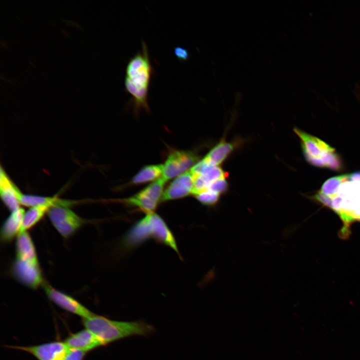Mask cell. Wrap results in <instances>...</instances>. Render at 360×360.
<instances>
[{"label":"cell","mask_w":360,"mask_h":360,"mask_svg":"<svg viewBox=\"0 0 360 360\" xmlns=\"http://www.w3.org/2000/svg\"><path fill=\"white\" fill-rule=\"evenodd\" d=\"M86 352L75 348H70L62 360H82Z\"/></svg>","instance_id":"obj_24"},{"label":"cell","mask_w":360,"mask_h":360,"mask_svg":"<svg viewBox=\"0 0 360 360\" xmlns=\"http://www.w3.org/2000/svg\"><path fill=\"white\" fill-rule=\"evenodd\" d=\"M16 248V258L38 261L34 242L26 231L20 232L17 236Z\"/></svg>","instance_id":"obj_18"},{"label":"cell","mask_w":360,"mask_h":360,"mask_svg":"<svg viewBox=\"0 0 360 360\" xmlns=\"http://www.w3.org/2000/svg\"><path fill=\"white\" fill-rule=\"evenodd\" d=\"M236 144L222 139L204 158L214 166H219L230 155L236 146Z\"/></svg>","instance_id":"obj_17"},{"label":"cell","mask_w":360,"mask_h":360,"mask_svg":"<svg viewBox=\"0 0 360 360\" xmlns=\"http://www.w3.org/2000/svg\"><path fill=\"white\" fill-rule=\"evenodd\" d=\"M64 343L70 348L78 349L87 352L104 344L94 334L88 330H83L72 334Z\"/></svg>","instance_id":"obj_14"},{"label":"cell","mask_w":360,"mask_h":360,"mask_svg":"<svg viewBox=\"0 0 360 360\" xmlns=\"http://www.w3.org/2000/svg\"><path fill=\"white\" fill-rule=\"evenodd\" d=\"M174 54L176 58L181 62H186L190 57L188 50L180 46L174 48Z\"/></svg>","instance_id":"obj_25"},{"label":"cell","mask_w":360,"mask_h":360,"mask_svg":"<svg viewBox=\"0 0 360 360\" xmlns=\"http://www.w3.org/2000/svg\"><path fill=\"white\" fill-rule=\"evenodd\" d=\"M226 176V173L219 166H213L205 172L194 177L192 195L194 196L207 190L212 182Z\"/></svg>","instance_id":"obj_19"},{"label":"cell","mask_w":360,"mask_h":360,"mask_svg":"<svg viewBox=\"0 0 360 360\" xmlns=\"http://www.w3.org/2000/svg\"><path fill=\"white\" fill-rule=\"evenodd\" d=\"M47 213L53 226L65 238L70 236L84 223L83 220L68 207L54 206Z\"/></svg>","instance_id":"obj_8"},{"label":"cell","mask_w":360,"mask_h":360,"mask_svg":"<svg viewBox=\"0 0 360 360\" xmlns=\"http://www.w3.org/2000/svg\"><path fill=\"white\" fill-rule=\"evenodd\" d=\"M198 154L189 150H174L168 155L164 164L162 178L166 182L190 170L199 160Z\"/></svg>","instance_id":"obj_7"},{"label":"cell","mask_w":360,"mask_h":360,"mask_svg":"<svg viewBox=\"0 0 360 360\" xmlns=\"http://www.w3.org/2000/svg\"><path fill=\"white\" fill-rule=\"evenodd\" d=\"M194 176L188 170L176 177L164 190L162 201L174 200L192 194Z\"/></svg>","instance_id":"obj_11"},{"label":"cell","mask_w":360,"mask_h":360,"mask_svg":"<svg viewBox=\"0 0 360 360\" xmlns=\"http://www.w3.org/2000/svg\"><path fill=\"white\" fill-rule=\"evenodd\" d=\"M16 348L28 352L39 360H62L70 349L65 343L54 342L41 345Z\"/></svg>","instance_id":"obj_12"},{"label":"cell","mask_w":360,"mask_h":360,"mask_svg":"<svg viewBox=\"0 0 360 360\" xmlns=\"http://www.w3.org/2000/svg\"><path fill=\"white\" fill-rule=\"evenodd\" d=\"M142 46V51L138 52L130 59L124 78L125 90L132 96L136 113L141 109L150 112L148 97L153 73L148 48L144 41Z\"/></svg>","instance_id":"obj_2"},{"label":"cell","mask_w":360,"mask_h":360,"mask_svg":"<svg viewBox=\"0 0 360 360\" xmlns=\"http://www.w3.org/2000/svg\"><path fill=\"white\" fill-rule=\"evenodd\" d=\"M164 164H148L142 167L132 178L130 184L134 185L142 184L155 182L162 176Z\"/></svg>","instance_id":"obj_20"},{"label":"cell","mask_w":360,"mask_h":360,"mask_svg":"<svg viewBox=\"0 0 360 360\" xmlns=\"http://www.w3.org/2000/svg\"><path fill=\"white\" fill-rule=\"evenodd\" d=\"M22 192L12 182L2 166L0 170V195L10 210L14 211L20 208L19 197Z\"/></svg>","instance_id":"obj_13"},{"label":"cell","mask_w":360,"mask_h":360,"mask_svg":"<svg viewBox=\"0 0 360 360\" xmlns=\"http://www.w3.org/2000/svg\"><path fill=\"white\" fill-rule=\"evenodd\" d=\"M12 272L17 280L30 288H36L44 284L38 261L16 258L12 265Z\"/></svg>","instance_id":"obj_9"},{"label":"cell","mask_w":360,"mask_h":360,"mask_svg":"<svg viewBox=\"0 0 360 360\" xmlns=\"http://www.w3.org/2000/svg\"><path fill=\"white\" fill-rule=\"evenodd\" d=\"M228 188V184L226 178L218 179L212 182L208 189L220 195L226 192Z\"/></svg>","instance_id":"obj_23"},{"label":"cell","mask_w":360,"mask_h":360,"mask_svg":"<svg viewBox=\"0 0 360 360\" xmlns=\"http://www.w3.org/2000/svg\"><path fill=\"white\" fill-rule=\"evenodd\" d=\"M166 182L161 177L135 194L120 200V202L128 206H136L146 214L154 212L162 200Z\"/></svg>","instance_id":"obj_6"},{"label":"cell","mask_w":360,"mask_h":360,"mask_svg":"<svg viewBox=\"0 0 360 360\" xmlns=\"http://www.w3.org/2000/svg\"><path fill=\"white\" fill-rule=\"evenodd\" d=\"M24 213V210L20 207L11 212L2 226L0 230L2 240L8 242L12 240L16 236H18L21 232Z\"/></svg>","instance_id":"obj_15"},{"label":"cell","mask_w":360,"mask_h":360,"mask_svg":"<svg viewBox=\"0 0 360 360\" xmlns=\"http://www.w3.org/2000/svg\"><path fill=\"white\" fill-rule=\"evenodd\" d=\"M194 196L200 204L206 206H213L218 203L220 195L210 190L207 189Z\"/></svg>","instance_id":"obj_22"},{"label":"cell","mask_w":360,"mask_h":360,"mask_svg":"<svg viewBox=\"0 0 360 360\" xmlns=\"http://www.w3.org/2000/svg\"><path fill=\"white\" fill-rule=\"evenodd\" d=\"M42 287L48 298L62 308L70 312L88 318L94 315L84 306L70 296L59 291L48 284Z\"/></svg>","instance_id":"obj_10"},{"label":"cell","mask_w":360,"mask_h":360,"mask_svg":"<svg viewBox=\"0 0 360 360\" xmlns=\"http://www.w3.org/2000/svg\"><path fill=\"white\" fill-rule=\"evenodd\" d=\"M50 208L44 206L30 208L24 214L21 232L26 231L36 225Z\"/></svg>","instance_id":"obj_21"},{"label":"cell","mask_w":360,"mask_h":360,"mask_svg":"<svg viewBox=\"0 0 360 360\" xmlns=\"http://www.w3.org/2000/svg\"><path fill=\"white\" fill-rule=\"evenodd\" d=\"M310 198L339 216L342 224L339 236L347 238L351 225L360 221V172L328 178Z\"/></svg>","instance_id":"obj_1"},{"label":"cell","mask_w":360,"mask_h":360,"mask_svg":"<svg viewBox=\"0 0 360 360\" xmlns=\"http://www.w3.org/2000/svg\"><path fill=\"white\" fill-rule=\"evenodd\" d=\"M294 132L300 140L301 146L306 160L319 168L340 170L342 164L336 150L319 138L294 128Z\"/></svg>","instance_id":"obj_5"},{"label":"cell","mask_w":360,"mask_h":360,"mask_svg":"<svg viewBox=\"0 0 360 360\" xmlns=\"http://www.w3.org/2000/svg\"><path fill=\"white\" fill-rule=\"evenodd\" d=\"M84 324L104 344L132 336H148L154 330L152 325L142 321H116L95 314L84 318Z\"/></svg>","instance_id":"obj_3"},{"label":"cell","mask_w":360,"mask_h":360,"mask_svg":"<svg viewBox=\"0 0 360 360\" xmlns=\"http://www.w3.org/2000/svg\"><path fill=\"white\" fill-rule=\"evenodd\" d=\"M20 204L28 207L44 206L50 208L57 206L70 207L73 202L59 198L58 197L42 196L32 194H20L19 197Z\"/></svg>","instance_id":"obj_16"},{"label":"cell","mask_w":360,"mask_h":360,"mask_svg":"<svg viewBox=\"0 0 360 360\" xmlns=\"http://www.w3.org/2000/svg\"><path fill=\"white\" fill-rule=\"evenodd\" d=\"M152 238L172 248L179 254L176 239L164 220L154 212L146 214L129 230L124 238L128 248L135 247Z\"/></svg>","instance_id":"obj_4"}]
</instances>
